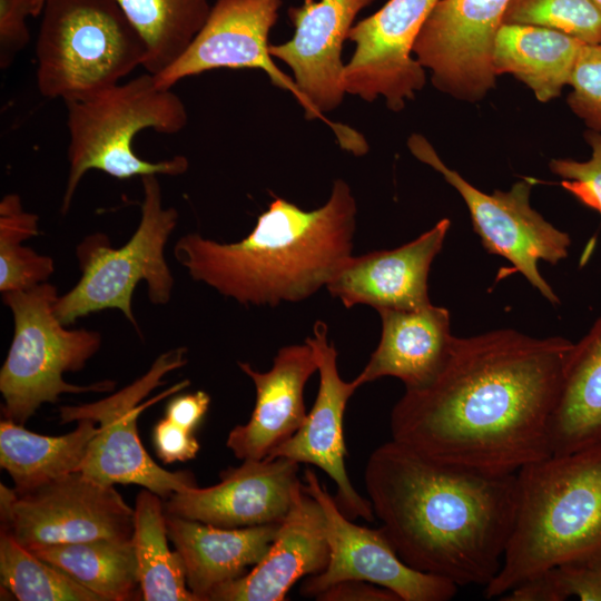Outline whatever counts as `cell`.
I'll use <instances>...</instances> for the list:
<instances>
[{
  "label": "cell",
  "instance_id": "cell-26",
  "mask_svg": "<svg viewBox=\"0 0 601 601\" xmlns=\"http://www.w3.org/2000/svg\"><path fill=\"white\" fill-rule=\"evenodd\" d=\"M72 432L48 436L30 432L11 420L0 422V465L26 492L81 470L90 441L99 427L92 420H79Z\"/></svg>",
  "mask_w": 601,
  "mask_h": 601
},
{
  "label": "cell",
  "instance_id": "cell-42",
  "mask_svg": "<svg viewBox=\"0 0 601 601\" xmlns=\"http://www.w3.org/2000/svg\"><path fill=\"white\" fill-rule=\"evenodd\" d=\"M594 1L598 4V7L600 8V10H601V0H594Z\"/></svg>",
  "mask_w": 601,
  "mask_h": 601
},
{
  "label": "cell",
  "instance_id": "cell-31",
  "mask_svg": "<svg viewBox=\"0 0 601 601\" xmlns=\"http://www.w3.org/2000/svg\"><path fill=\"white\" fill-rule=\"evenodd\" d=\"M601 601V548L559 562L522 582L503 601Z\"/></svg>",
  "mask_w": 601,
  "mask_h": 601
},
{
  "label": "cell",
  "instance_id": "cell-36",
  "mask_svg": "<svg viewBox=\"0 0 601 601\" xmlns=\"http://www.w3.org/2000/svg\"><path fill=\"white\" fill-rule=\"evenodd\" d=\"M32 0H0V68L7 69L30 40Z\"/></svg>",
  "mask_w": 601,
  "mask_h": 601
},
{
  "label": "cell",
  "instance_id": "cell-25",
  "mask_svg": "<svg viewBox=\"0 0 601 601\" xmlns=\"http://www.w3.org/2000/svg\"><path fill=\"white\" fill-rule=\"evenodd\" d=\"M583 45L558 30L503 23L495 36L492 65L496 76L511 73L540 102H548L570 85Z\"/></svg>",
  "mask_w": 601,
  "mask_h": 601
},
{
  "label": "cell",
  "instance_id": "cell-2",
  "mask_svg": "<svg viewBox=\"0 0 601 601\" xmlns=\"http://www.w3.org/2000/svg\"><path fill=\"white\" fill-rule=\"evenodd\" d=\"M375 518L411 568L460 587H486L501 570L515 524L516 473L444 463L391 440L365 467Z\"/></svg>",
  "mask_w": 601,
  "mask_h": 601
},
{
  "label": "cell",
  "instance_id": "cell-21",
  "mask_svg": "<svg viewBox=\"0 0 601 601\" xmlns=\"http://www.w3.org/2000/svg\"><path fill=\"white\" fill-rule=\"evenodd\" d=\"M328 560L324 513L303 483L264 558L243 577L216 588L209 601H284L296 581L323 572Z\"/></svg>",
  "mask_w": 601,
  "mask_h": 601
},
{
  "label": "cell",
  "instance_id": "cell-40",
  "mask_svg": "<svg viewBox=\"0 0 601 601\" xmlns=\"http://www.w3.org/2000/svg\"><path fill=\"white\" fill-rule=\"evenodd\" d=\"M315 599L318 601H401L393 591L358 580L334 584Z\"/></svg>",
  "mask_w": 601,
  "mask_h": 601
},
{
  "label": "cell",
  "instance_id": "cell-4",
  "mask_svg": "<svg viewBox=\"0 0 601 601\" xmlns=\"http://www.w3.org/2000/svg\"><path fill=\"white\" fill-rule=\"evenodd\" d=\"M516 476L515 524L501 570L485 587L489 599L601 548V444L549 455L523 466Z\"/></svg>",
  "mask_w": 601,
  "mask_h": 601
},
{
  "label": "cell",
  "instance_id": "cell-19",
  "mask_svg": "<svg viewBox=\"0 0 601 601\" xmlns=\"http://www.w3.org/2000/svg\"><path fill=\"white\" fill-rule=\"evenodd\" d=\"M450 225L443 218L400 247L352 255L326 285L327 290L346 308L362 304L376 311H413L431 305L428 273Z\"/></svg>",
  "mask_w": 601,
  "mask_h": 601
},
{
  "label": "cell",
  "instance_id": "cell-14",
  "mask_svg": "<svg viewBox=\"0 0 601 601\" xmlns=\"http://www.w3.org/2000/svg\"><path fill=\"white\" fill-rule=\"evenodd\" d=\"M439 0H388L355 23L347 40L355 51L344 67L346 93L373 102L384 97L394 112L404 109L426 82L424 68L413 58V46Z\"/></svg>",
  "mask_w": 601,
  "mask_h": 601
},
{
  "label": "cell",
  "instance_id": "cell-20",
  "mask_svg": "<svg viewBox=\"0 0 601 601\" xmlns=\"http://www.w3.org/2000/svg\"><path fill=\"white\" fill-rule=\"evenodd\" d=\"M238 366L252 380L256 400L249 421L228 433L226 445L239 460H262L306 420L304 388L317 371V359L305 342L279 348L266 372L247 362H238Z\"/></svg>",
  "mask_w": 601,
  "mask_h": 601
},
{
  "label": "cell",
  "instance_id": "cell-27",
  "mask_svg": "<svg viewBox=\"0 0 601 601\" xmlns=\"http://www.w3.org/2000/svg\"><path fill=\"white\" fill-rule=\"evenodd\" d=\"M28 550L96 593L101 601L138 599L140 584L132 539H98Z\"/></svg>",
  "mask_w": 601,
  "mask_h": 601
},
{
  "label": "cell",
  "instance_id": "cell-32",
  "mask_svg": "<svg viewBox=\"0 0 601 601\" xmlns=\"http://www.w3.org/2000/svg\"><path fill=\"white\" fill-rule=\"evenodd\" d=\"M503 23L544 27L584 43L601 41V10L594 0H511Z\"/></svg>",
  "mask_w": 601,
  "mask_h": 601
},
{
  "label": "cell",
  "instance_id": "cell-22",
  "mask_svg": "<svg viewBox=\"0 0 601 601\" xmlns=\"http://www.w3.org/2000/svg\"><path fill=\"white\" fill-rule=\"evenodd\" d=\"M381 338L362 372L359 386L381 377L401 380L405 390L428 385L444 367L453 345L450 313L433 304L413 311H377Z\"/></svg>",
  "mask_w": 601,
  "mask_h": 601
},
{
  "label": "cell",
  "instance_id": "cell-35",
  "mask_svg": "<svg viewBox=\"0 0 601 601\" xmlns=\"http://www.w3.org/2000/svg\"><path fill=\"white\" fill-rule=\"evenodd\" d=\"M55 272L51 257L39 255L21 243H0V290L30 289L48 282Z\"/></svg>",
  "mask_w": 601,
  "mask_h": 601
},
{
  "label": "cell",
  "instance_id": "cell-24",
  "mask_svg": "<svg viewBox=\"0 0 601 601\" xmlns=\"http://www.w3.org/2000/svg\"><path fill=\"white\" fill-rule=\"evenodd\" d=\"M548 437L551 455L601 444V317L568 354Z\"/></svg>",
  "mask_w": 601,
  "mask_h": 601
},
{
  "label": "cell",
  "instance_id": "cell-38",
  "mask_svg": "<svg viewBox=\"0 0 601 601\" xmlns=\"http://www.w3.org/2000/svg\"><path fill=\"white\" fill-rule=\"evenodd\" d=\"M38 216L23 209L17 194L0 201V243H22L39 233Z\"/></svg>",
  "mask_w": 601,
  "mask_h": 601
},
{
  "label": "cell",
  "instance_id": "cell-23",
  "mask_svg": "<svg viewBox=\"0 0 601 601\" xmlns=\"http://www.w3.org/2000/svg\"><path fill=\"white\" fill-rule=\"evenodd\" d=\"M168 539L180 555L189 590L209 601L219 585L243 577L275 540L280 523L225 529L165 513Z\"/></svg>",
  "mask_w": 601,
  "mask_h": 601
},
{
  "label": "cell",
  "instance_id": "cell-13",
  "mask_svg": "<svg viewBox=\"0 0 601 601\" xmlns=\"http://www.w3.org/2000/svg\"><path fill=\"white\" fill-rule=\"evenodd\" d=\"M511 0H439L413 46L432 85L457 100L481 101L496 85L495 36Z\"/></svg>",
  "mask_w": 601,
  "mask_h": 601
},
{
  "label": "cell",
  "instance_id": "cell-10",
  "mask_svg": "<svg viewBox=\"0 0 601 601\" xmlns=\"http://www.w3.org/2000/svg\"><path fill=\"white\" fill-rule=\"evenodd\" d=\"M407 146L414 157L439 171L457 190L486 252L508 259L544 298L553 305L560 304L540 274L538 262L556 265L566 258L571 238L531 207L533 179L524 178L508 191L485 194L449 168L425 137L413 134Z\"/></svg>",
  "mask_w": 601,
  "mask_h": 601
},
{
  "label": "cell",
  "instance_id": "cell-17",
  "mask_svg": "<svg viewBox=\"0 0 601 601\" xmlns=\"http://www.w3.org/2000/svg\"><path fill=\"white\" fill-rule=\"evenodd\" d=\"M305 342L316 355L318 392L303 425L267 457H286L319 467L335 483V501L342 512L351 520L362 518L373 522L375 515L372 505L352 485L345 466L344 414L348 400L359 385L355 378L346 382L341 377L338 354L328 341V327L324 322L314 324L313 336Z\"/></svg>",
  "mask_w": 601,
  "mask_h": 601
},
{
  "label": "cell",
  "instance_id": "cell-33",
  "mask_svg": "<svg viewBox=\"0 0 601 601\" xmlns=\"http://www.w3.org/2000/svg\"><path fill=\"white\" fill-rule=\"evenodd\" d=\"M569 86L572 112L588 129L601 132V41L582 46Z\"/></svg>",
  "mask_w": 601,
  "mask_h": 601
},
{
  "label": "cell",
  "instance_id": "cell-30",
  "mask_svg": "<svg viewBox=\"0 0 601 601\" xmlns=\"http://www.w3.org/2000/svg\"><path fill=\"white\" fill-rule=\"evenodd\" d=\"M1 588L19 601H101L67 573L0 532Z\"/></svg>",
  "mask_w": 601,
  "mask_h": 601
},
{
  "label": "cell",
  "instance_id": "cell-39",
  "mask_svg": "<svg viewBox=\"0 0 601 601\" xmlns=\"http://www.w3.org/2000/svg\"><path fill=\"white\" fill-rule=\"evenodd\" d=\"M209 403L210 397L204 391L180 395L167 404L165 417L194 433L208 411Z\"/></svg>",
  "mask_w": 601,
  "mask_h": 601
},
{
  "label": "cell",
  "instance_id": "cell-18",
  "mask_svg": "<svg viewBox=\"0 0 601 601\" xmlns=\"http://www.w3.org/2000/svg\"><path fill=\"white\" fill-rule=\"evenodd\" d=\"M373 1L304 0L300 6L288 9L294 37L284 43L270 45L269 53L292 69L306 119H325L323 114L342 104L346 93L343 43L356 16Z\"/></svg>",
  "mask_w": 601,
  "mask_h": 601
},
{
  "label": "cell",
  "instance_id": "cell-5",
  "mask_svg": "<svg viewBox=\"0 0 601 601\" xmlns=\"http://www.w3.org/2000/svg\"><path fill=\"white\" fill-rule=\"evenodd\" d=\"M69 144L68 177L61 213L67 214L78 185L90 169L117 179L135 176H179L187 171L188 159L177 155L148 161L134 151L132 141L140 131L152 129L173 135L183 130L188 116L185 104L171 89L157 86L146 72L83 100L65 101Z\"/></svg>",
  "mask_w": 601,
  "mask_h": 601
},
{
  "label": "cell",
  "instance_id": "cell-41",
  "mask_svg": "<svg viewBox=\"0 0 601 601\" xmlns=\"http://www.w3.org/2000/svg\"><path fill=\"white\" fill-rule=\"evenodd\" d=\"M47 0H32V17L41 14Z\"/></svg>",
  "mask_w": 601,
  "mask_h": 601
},
{
  "label": "cell",
  "instance_id": "cell-16",
  "mask_svg": "<svg viewBox=\"0 0 601 601\" xmlns=\"http://www.w3.org/2000/svg\"><path fill=\"white\" fill-rule=\"evenodd\" d=\"M283 0H216L207 20L183 55L154 75L160 88L214 69H260L273 85L300 100L293 78L273 62L268 35Z\"/></svg>",
  "mask_w": 601,
  "mask_h": 601
},
{
  "label": "cell",
  "instance_id": "cell-11",
  "mask_svg": "<svg viewBox=\"0 0 601 601\" xmlns=\"http://www.w3.org/2000/svg\"><path fill=\"white\" fill-rule=\"evenodd\" d=\"M1 529L27 549L131 539L134 509L114 485L73 472L26 492L0 485Z\"/></svg>",
  "mask_w": 601,
  "mask_h": 601
},
{
  "label": "cell",
  "instance_id": "cell-34",
  "mask_svg": "<svg viewBox=\"0 0 601 601\" xmlns=\"http://www.w3.org/2000/svg\"><path fill=\"white\" fill-rule=\"evenodd\" d=\"M583 137L591 148L590 159H552L549 168L562 178L560 185L566 191L601 215V132L587 129Z\"/></svg>",
  "mask_w": 601,
  "mask_h": 601
},
{
  "label": "cell",
  "instance_id": "cell-1",
  "mask_svg": "<svg viewBox=\"0 0 601 601\" xmlns=\"http://www.w3.org/2000/svg\"><path fill=\"white\" fill-rule=\"evenodd\" d=\"M572 345L512 328L455 336L439 375L405 390L392 408V440L489 473H516L551 455L549 422Z\"/></svg>",
  "mask_w": 601,
  "mask_h": 601
},
{
  "label": "cell",
  "instance_id": "cell-15",
  "mask_svg": "<svg viewBox=\"0 0 601 601\" xmlns=\"http://www.w3.org/2000/svg\"><path fill=\"white\" fill-rule=\"evenodd\" d=\"M298 470L286 457L244 460L215 485L175 492L165 513L225 529L280 523L303 490Z\"/></svg>",
  "mask_w": 601,
  "mask_h": 601
},
{
  "label": "cell",
  "instance_id": "cell-7",
  "mask_svg": "<svg viewBox=\"0 0 601 601\" xmlns=\"http://www.w3.org/2000/svg\"><path fill=\"white\" fill-rule=\"evenodd\" d=\"M57 288L48 282L26 290L2 293L13 318V337L0 371L4 418L23 425L43 403L61 394L110 392L116 382L87 386L67 383L62 374L81 371L99 351L101 335L85 328L68 329L57 318Z\"/></svg>",
  "mask_w": 601,
  "mask_h": 601
},
{
  "label": "cell",
  "instance_id": "cell-3",
  "mask_svg": "<svg viewBox=\"0 0 601 601\" xmlns=\"http://www.w3.org/2000/svg\"><path fill=\"white\" fill-rule=\"evenodd\" d=\"M356 213L349 186L337 179L319 208L275 197L242 240L223 244L191 233L176 242L174 255L194 280L243 305L302 302L352 256Z\"/></svg>",
  "mask_w": 601,
  "mask_h": 601
},
{
  "label": "cell",
  "instance_id": "cell-9",
  "mask_svg": "<svg viewBox=\"0 0 601 601\" xmlns=\"http://www.w3.org/2000/svg\"><path fill=\"white\" fill-rule=\"evenodd\" d=\"M185 363V347L170 349L159 355L142 376L119 392L93 403L59 408L61 424L83 418L99 424L98 433L89 443L81 473L105 485L137 484L164 500L197 485L190 471L169 472L159 466L144 447L137 426L145 408L189 385L187 380L179 382L158 396L141 402L162 384L167 373Z\"/></svg>",
  "mask_w": 601,
  "mask_h": 601
},
{
  "label": "cell",
  "instance_id": "cell-29",
  "mask_svg": "<svg viewBox=\"0 0 601 601\" xmlns=\"http://www.w3.org/2000/svg\"><path fill=\"white\" fill-rule=\"evenodd\" d=\"M142 38V67L158 75L175 62L204 26L208 0H115Z\"/></svg>",
  "mask_w": 601,
  "mask_h": 601
},
{
  "label": "cell",
  "instance_id": "cell-28",
  "mask_svg": "<svg viewBox=\"0 0 601 601\" xmlns=\"http://www.w3.org/2000/svg\"><path fill=\"white\" fill-rule=\"evenodd\" d=\"M131 539L142 600L199 601L187 585L180 555L168 546L161 497L147 489L136 497Z\"/></svg>",
  "mask_w": 601,
  "mask_h": 601
},
{
  "label": "cell",
  "instance_id": "cell-37",
  "mask_svg": "<svg viewBox=\"0 0 601 601\" xmlns=\"http://www.w3.org/2000/svg\"><path fill=\"white\" fill-rule=\"evenodd\" d=\"M152 442L157 456L164 463L191 460L199 451V443L194 433L184 430L166 417L155 425Z\"/></svg>",
  "mask_w": 601,
  "mask_h": 601
},
{
  "label": "cell",
  "instance_id": "cell-12",
  "mask_svg": "<svg viewBox=\"0 0 601 601\" xmlns=\"http://www.w3.org/2000/svg\"><path fill=\"white\" fill-rule=\"evenodd\" d=\"M303 483L323 510L329 560L323 572L306 578L302 595L316 598L334 584L358 580L384 587L401 601H447L455 597L456 584L407 565L381 528L353 523L313 470L304 471Z\"/></svg>",
  "mask_w": 601,
  "mask_h": 601
},
{
  "label": "cell",
  "instance_id": "cell-6",
  "mask_svg": "<svg viewBox=\"0 0 601 601\" xmlns=\"http://www.w3.org/2000/svg\"><path fill=\"white\" fill-rule=\"evenodd\" d=\"M36 42L41 96L83 100L142 66L146 46L115 0H47Z\"/></svg>",
  "mask_w": 601,
  "mask_h": 601
},
{
  "label": "cell",
  "instance_id": "cell-8",
  "mask_svg": "<svg viewBox=\"0 0 601 601\" xmlns=\"http://www.w3.org/2000/svg\"><path fill=\"white\" fill-rule=\"evenodd\" d=\"M144 199L138 227L121 247H112L107 235L95 233L76 247L81 277L53 305L63 325L104 309L116 308L139 331L132 313V294L140 280L147 284L152 304L170 300L174 277L165 259V247L174 231L178 213L165 208L157 175L141 177Z\"/></svg>",
  "mask_w": 601,
  "mask_h": 601
}]
</instances>
